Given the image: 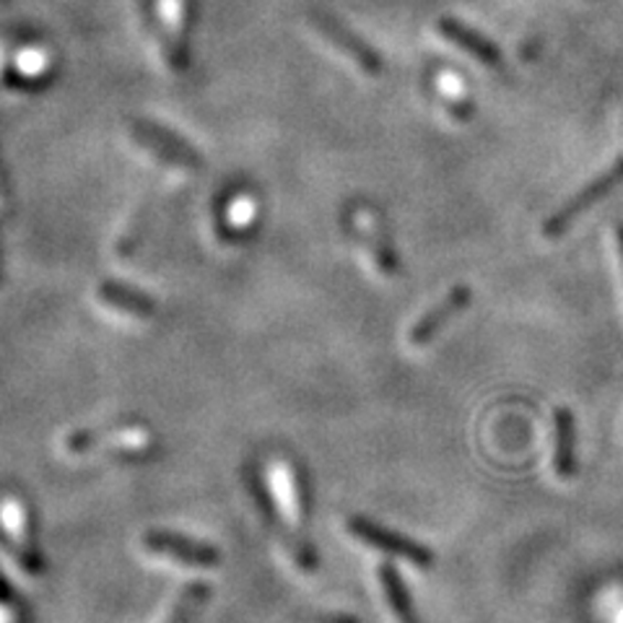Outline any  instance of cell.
I'll use <instances>...</instances> for the list:
<instances>
[{"label": "cell", "mask_w": 623, "mask_h": 623, "mask_svg": "<svg viewBox=\"0 0 623 623\" xmlns=\"http://www.w3.org/2000/svg\"><path fill=\"white\" fill-rule=\"evenodd\" d=\"M554 471L561 481L577 473V421L569 408H556L554 413Z\"/></svg>", "instance_id": "10"}, {"label": "cell", "mask_w": 623, "mask_h": 623, "mask_svg": "<svg viewBox=\"0 0 623 623\" xmlns=\"http://www.w3.org/2000/svg\"><path fill=\"white\" fill-rule=\"evenodd\" d=\"M133 434V429L128 427H107V429H84V431H73L65 439L63 450L68 454H86L92 450H99L101 444L109 442H122V437Z\"/></svg>", "instance_id": "15"}, {"label": "cell", "mask_w": 623, "mask_h": 623, "mask_svg": "<svg viewBox=\"0 0 623 623\" xmlns=\"http://www.w3.org/2000/svg\"><path fill=\"white\" fill-rule=\"evenodd\" d=\"M97 299L99 304L109 307V310L128 314L133 320H151L157 318V302L143 291L133 289V286H125L120 281H101L97 286Z\"/></svg>", "instance_id": "9"}, {"label": "cell", "mask_w": 623, "mask_h": 623, "mask_svg": "<svg viewBox=\"0 0 623 623\" xmlns=\"http://www.w3.org/2000/svg\"><path fill=\"white\" fill-rule=\"evenodd\" d=\"M273 486L286 515L297 525H307L312 517V483L304 468L294 460H278L273 468Z\"/></svg>", "instance_id": "6"}, {"label": "cell", "mask_w": 623, "mask_h": 623, "mask_svg": "<svg viewBox=\"0 0 623 623\" xmlns=\"http://www.w3.org/2000/svg\"><path fill=\"white\" fill-rule=\"evenodd\" d=\"M377 579L395 623H421L419 613H416V605L410 603V592L406 588V582H402L400 571L395 569L393 563H383V567L377 569Z\"/></svg>", "instance_id": "11"}, {"label": "cell", "mask_w": 623, "mask_h": 623, "mask_svg": "<svg viewBox=\"0 0 623 623\" xmlns=\"http://www.w3.org/2000/svg\"><path fill=\"white\" fill-rule=\"evenodd\" d=\"M211 600V588L205 582H193L187 588L178 592V598L172 600V608L167 611L161 623H195L197 615Z\"/></svg>", "instance_id": "12"}, {"label": "cell", "mask_w": 623, "mask_h": 623, "mask_svg": "<svg viewBox=\"0 0 623 623\" xmlns=\"http://www.w3.org/2000/svg\"><path fill=\"white\" fill-rule=\"evenodd\" d=\"M439 34L444 36L447 42H452L454 47H460L463 53H468L475 61L488 65V68H502L504 55L488 36H483L475 32V29L465 26L463 21H454V19H442L439 21Z\"/></svg>", "instance_id": "8"}, {"label": "cell", "mask_w": 623, "mask_h": 623, "mask_svg": "<svg viewBox=\"0 0 623 623\" xmlns=\"http://www.w3.org/2000/svg\"><path fill=\"white\" fill-rule=\"evenodd\" d=\"M307 24H310L312 32L318 34L327 47H333L335 53L346 57L351 65H356L366 76H379V73H383V57H379L377 50L366 45L362 36L351 32L343 21L327 17V13L312 11L310 17H307Z\"/></svg>", "instance_id": "2"}, {"label": "cell", "mask_w": 623, "mask_h": 623, "mask_svg": "<svg viewBox=\"0 0 623 623\" xmlns=\"http://www.w3.org/2000/svg\"><path fill=\"white\" fill-rule=\"evenodd\" d=\"M128 136L133 138V143L141 146L143 151H149L151 157H157L164 164L178 167L185 172H197L203 167V157L197 153L187 141H182L172 130L159 128L151 120H128Z\"/></svg>", "instance_id": "3"}, {"label": "cell", "mask_w": 623, "mask_h": 623, "mask_svg": "<svg viewBox=\"0 0 623 623\" xmlns=\"http://www.w3.org/2000/svg\"><path fill=\"white\" fill-rule=\"evenodd\" d=\"M364 237H366V247H369V255L374 260V266L379 268V273L393 278L400 273V258L398 253H395L393 241L387 239V234L383 226L377 222H369L364 229Z\"/></svg>", "instance_id": "13"}, {"label": "cell", "mask_w": 623, "mask_h": 623, "mask_svg": "<svg viewBox=\"0 0 623 623\" xmlns=\"http://www.w3.org/2000/svg\"><path fill=\"white\" fill-rule=\"evenodd\" d=\"M346 530L348 535H354L356 540H362L364 546L377 548V551H383L387 556H398V559L408 561L410 567L423 569V571L434 567V554H431L427 546H421L419 540L408 538V535L395 533L390 530V527L374 523V519L369 517H358V515L348 517Z\"/></svg>", "instance_id": "1"}, {"label": "cell", "mask_w": 623, "mask_h": 623, "mask_svg": "<svg viewBox=\"0 0 623 623\" xmlns=\"http://www.w3.org/2000/svg\"><path fill=\"white\" fill-rule=\"evenodd\" d=\"M320 623H358L354 615H325V619H320Z\"/></svg>", "instance_id": "17"}, {"label": "cell", "mask_w": 623, "mask_h": 623, "mask_svg": "<svg viewBox=\"0 0 623 623\" xmlns=\"http://www.w3.org/2000/svg\"><path fill=\"white\" fill-rule=\"evenodd\" d=\"M149 216H151V197H143V201L136 205L133 214L125 218L120 237H117L115 241L117 258L128 260L130 255H133V249L138 247V241H141L143 232H146V224H149Z\"/></svg>", "instance_id": "14"}, {"label": "cell", "mask_w": 623, "mask_h": 623, "mask_svg": "<svg viewBox=\"0 0 623 623\" xmlns=\"http://www.w3.org/2000/svg\"><path fill=\"white\" fill-rule=\"evenodd\" d=\"M0 283H3V255H0Z\"/></svg>", "instance_id": "19"}, {"label": "cell", "mask_w": 623, "mask_h": 623, "mask_svg": "<svg viewBox=\"0 0 623 623\" xmlns=\"http://www.w3.org/2000/svg\"><path fill=\"white\" fill-rule=\"evenodd\" d=\"M621 185H623V157L619 161H613V164L608 167L603 174H598L595 180H590L588 185L579 190V193L571 195L569 201L563 203L551 218H548V222L544 224V237L546 239L561 237V234L567 232L579 216L588 214L592 205H595L598 201H603V197L611 195L613 190Z\"/></svg>", "instance_id": "4"}, {"label": "cell", "mask_w": 623, "mask_h": 623, "mask_svg": "<svg viewBox=\"0 0 623 623\" xmlns=\"http://www.w3.org/2000/svg\"><path fill=\"white\" fill-rule=\"evenodd\" d=\"M143 548L159 559H170L180 567L190 569H216L222 563V554L218 548L211 544H203V540L187 538L182 533L172 530H151L143 535Z\"/></svg>", "instance_id": "5"}, {"label": "cell", "mask_w": 623, "mask_h": 623, "mask_svg": "<svg viewBox=\"0 0 623 623\" xmlns=\"http://www.w3.org/2000/svg\"><path fill=\"white\" fill-rule=\"evenodd\" d=\"M6 3H9V0H0V6H6Z\"/></svg>", "instance_id": "20"}, {"label": "cell", "mask_w": 623, "mask_h": 623, "mask_svg": "<svg viewBox=\"0 0 623 623\" xmlns=\"http://www.w3.org/2000/svg\"><path fill=\"white\" fill-rule=\"evenodd\" d=\"M615 239H619V249H621V258H623V224L615 226Z\"/></svg>", "instance_id": "18"}, {"label": "cell", "mask_w": 623, "mask_h": 623, "mask_svg": "<svg viewBox=\"0 0 623 623\" xmlns=\"http://www.w3.org/2000/svg\"><path fill=\"white\" fill-rule=\"evenodd\" d=\"M0 203H9V178H6L3 159H0Z\"/></svg>", "instance_id": "16"}, {"label": "cell", "mask_w": 623, "mask_h": 623, "mask_svg": "<svg viewBox=\"0 0 623 623\" xmlns=\"http://www.w3.org/2000/svg\"><path fill=\"white\" fill-rule=\"evenodd\" d=\"M471 289L468 286H454V289L447 294L442 302L431 307L429 312H423V318L421 320H416L413 322V327H410V333H408V343L413 348H423V346H429L431 341L437 339L442 330L450 325V322L458 318L460 312H465V307L471 304Z\"/></svg>", "instance_id": "7"}]
</instances>
